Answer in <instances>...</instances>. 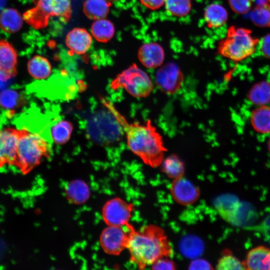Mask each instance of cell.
<instances>
[{
    "label": "cell",
    "instance_id": "cell-1",
    "mask_svg": "<svg viewBox=\"0 0 270 270\" xmlns=\"http://www.w3.org/2000/svg\"><path fill=\"white\" fill-rule=\"evenodd\" d=\"M102 102L122 126L130 150L149 166L161 165L167 149L162 136L151 121L128 124L110 101L102 98Z\"/></svg>",
    "mask_w": 270,
    "mask_h": 270
},
{
    "label": "cell",
    "instance_id": "cell-2",
    "mask_svg": "<svg viewBox=\"0 0 270 270\" xmlns=\"http://www.w3.org/2000/svg\"><path fill=\"white\" fill-rule=\"evenodd\" d=\"M132 260L140 269L152 265L158 260L169 256L171 245L164 230L156 226H147L133 230L126 244Z\"/></svg>",
    "mask_w": 270,
    "mask_h": 270
},
{
    "label": "cell",
    "instance_id": "cell-3",
    "mask_svg": "<svg viewBox=\"0 0 270 270\" xmlns=\"http://www.w3.org/2000/svg\"><path fill=\"white\" fill-rule=\"evenodd\" d=\"M50 142L38 134L26 130H19L16 166L24 174L38 166L44 156L50 154Z\"/></svg>",
    "mask_w": 270,
    "mask_h": 270
},
{
    "label": "cell",
    "instance_id": "cell-4",
    "mask_svg": "<svg viewBox=\"0 0 270 270\" xmlns=\"http://www.w3.org/2000/svg\"><path fill=\"white\" fill-rule=\"evenodd\" d=\"M260 40L250 30L231 26L226 37L218 44V53L234 62H240L252 54Z\"/></svg>",
    "mask_w": 270,
    "mask_h": 270
},
{
    "label": "cell",
    "instance_id": "cell-5",
    "mask_svg": "<svg viewBox=\"0 0 270 270\" xmlns=\"http://www.w3.org/2000/svg\"><path fill=\"white\" fill-rule=\"evenodd\" d=\"M34 6L22 15L24 21L36 30L44 28L50 18L57 16L68 22L72 16L71 0H33Z\"/></svg>",
    "mask_w": 270,
    "mask_h": 270
},
{
    "label": "cell",
    "instance_id": "cell-6",
    "mask_svg": "<svg viewBox=\"0 0 270 270\" xmlns=\"http://www.w3.org/2000/svg\"><path fill=\"white\" fill-rule=\"evenodd\" d=\"M114 90L124 88L136 98H145L152 92L154 84L148 74L133 64L119 74L111 83Z\"/></svg>",
    "mask_w": 270,
    "mask_h": 270
},
{
    "label": "cell",
    "instance_id": "cell-7",
    "mask_svg": "<svg viewBox=\"0 0 270 270\" xmlns=\"http://www.w3.org/2000/svg\"><path fill=\"white\" fill-rule=\"evenodd\" d=\"M124 129L118 120L108 110L96 114L90 120L87 132L94 140L102 144L118 140Z\"/></svg>",
    "mask_w": 270,
    "mask_h": 270
},
{
    "label": "cell",
    "instance_id": "cell-8",
    "mask_svg": "<svg viewBox=\"0 0 270 270\" xmlns=\"http://www.w3.org/2000/svg\"><path fill=\"white\" fill-rule=\"evenodd\" d=\"M184 77L180 66L175 62H170L160 66L154 76V82L164 92L173 94L182 88Z\"/></svg>",
    "mask_w": 270,
    "mask_h": 270
},
{
    "label": "cell",
    "instance_id": "cell-9",
    "mask_svg": "<svg viewBox=\"0 0 270 270\" xmlns=\"http://www.w3.org/2000/svg\"><path fill=\"white\" fill-rule=\"evenodd\" d=\"M133 230L128 224L122 226H109L100 236L102 247L108 254H118L126 248L129 236Z\"/></svg>",
    "mask_w": 270,
    "mask_h": 270
},
{
    "label": "cell",
    "instance_id": "cell-10",
    "mask_svg": "<svg viewBox=\"0 0 270 270\" xmlns=\"http://www.w3.org/2000/svg\"><path fill=\"white\" fill-rule=\"evenodd\" d=\"M132 210V206L122 200L113 198L104 206L102 216L109 226H122L128 224Z\"/></svg>",
    "mask_w": 270,
    "mask_h": 270
},
{
    "label": "cell",
    "instance_id": "cell-11",
    "mask_svg": "<svg viewBox=\"0 0 270 270\" xmlns=\"http://www.w3.org/2000/svg\"><path fill=\"white\" fill-rule=\"evenodd\" d=\"M19 130L6 128L0 130V166L16 164Z\"/></svg>",
    "mask_w": 270,
    "mask_h": 270
},
{
    "label": "cell",
    "instance_id": "cell-12",
    "mask_svg": "<svg viewBox=\"0 0 270 270\" xmlns=\"http://www.w3.org/2000/svg\"><path fill=\"white\" fill-rule=\"evenodd\" d=\"M170 191L174 200L183 205L193 204L200 196L198 188L183 176L174 179Z\"/></svg>",
    "mask_w": 270,
    "mask_h": 270
},
{
    "label": "cell",
    "instance_id": "cell-13",
    "mask_svg": "<svg viewBox=\"0 0 270 270\" xmlns=\"http://www.w3.org/2000/svg\"><path fill=\"white\" fill-rule=\"evenodd\" d=\"M138 58L140 63L148 68H159L164 60V49L156 42L144 44L138 50Z\"/></svg>",
    "mask_w": 270,
    "mask_h": 270
},
{
    "label": "cell",
    "instance_id": "cell-14",
    "mask_svg": "<svg viewBox=\"0 0 270 270\" xmlns=\"http://www.w3.org/2000/svg\"><path fill=\"white\" fill-rule=\"evenodd\" d=\"M92 43V36L86 29L82 28L72 29L66 37L67 47L76 54H82L87 52Z\"/></svg>",
    "mask_w": 270,
    "mask_h": 270
},
{
    "label": "cell",
    "instance_id": "cell-15",
    "mask_svg": "<svg viewBox=\"0 0 270 270\" xmlns=\"http://www.w3.org/2000/svg\"><path fill=\"white\" fill-rule=\"evenodd\" d=\"M243 263L245 270H270V248L259 246L250 249Z\"/></svg>",
    "mask_w": 270,
    "mask_h": 270
},
{
    "label": "cell",
    "instance_id": "cell-16",
    "mask_svg": "<svg viewBox=\"0 0 270 270\" xmlns=\"http://www.w3.org/2000/svg\"><path fill=\"white\" fill-rule=\"evenodd\" d=\"M18 53L8 41L0 40V72L12 77L16 74Z\"/></svg>",
    "mask_w": 270,
    "mask_h": 270
},
{
    "label": "cell",
    "instance_id": "cell-17",
    "mask_svg": "<svg viewBox=\"0 0 270 270\" xmlns=\"http://www.w3.org/2000/svg\"><path fill=\"white\" fill-rule=\"evenodd\" d=\"M24 21L22 16L16 9L7 8L0 12V28L7 33L18 32L22 28Z\"/></svg>",
    "mask_w": 270,
    "mask_h": 270
},
{
    "label": "cell",
    "instance_id": "cell-18",
    "mask_svg": "<svg viewBox=\"0 0 270 270\" xmlns=\"http://www.w3.org/2000/svg\"><path fill=\"white\" fill-rule=\"evenodd\" d=\"M110 2L106 0H86L83 12L91 20L104 18L108 14Z\"/></svg>",
    "mask_w": 270,
    "mask_h": 270
},
{
    "label": "cell",
    "instance_id": "cell-19",
    "mask_svg": "<svg viewBox=\"0 0 270 270\" xmlns=\"http://www.w3.org/2000/svg\"><path fill=\"white\" fill-rule=\"evenodd\" d=\"M204 18L209 28H218L226 22L228 14L224 7L218 4H212L206 7Z\"/></svg>",
    "mask_w": 270,
    "mask_h": 270
},
{
    "label": "cell",
    "instance_id": "cell-20",
    "mask_svg": "<svg viewBox=\"0 0 270 270\" xmlns=\"http://www.w3.org/2000/svg\"><path fill=\"white\" fill-rule=\"evenodd\" d=\"M66 194L72 202L80 204L84 202L89 198L90 190L84 182L76 180L68 184L66 187Z\"/></svg>",
    "mask_w": 270,
    "mask_h": 270
},
{
    "label": "cell",
    "instance_id": "cell-21",
    "mask_svg": "<svg viewBox=\"0 0 270 270\" xmlns=\"http://www.w3.org/2000/svg\"><path fill=\"white\" fill-rule=\"evenodd\" d=\"M27 66L29 74L36 79L46 78L51 74V65L48 59L42 56H34L30 60Z\"/></svg>",
    "mask_w": 270,
    "mask_h": 270
},
{
    "label": "cell",
    "instance_id": "cell-22",
    "mask_svg": "<svg viewBox=\"0 0 270 270\" xmlns=\"http://www.w3.org/2000/svg\"><path fill=\"white\" fill-rule=\"evenodd\" d=\"M250 121L257 132L263 134L270 132V108L262 106L256 109L251 114Z\"/></svg>",
    "mask_w": 270,
    "mask_h": 270
},
{
    "label": "cell",
    "instance_id": "cell-23",
    "mask_svg": "<svg viewBox=\"0 0 270 270\" xmlns=\"http://www.w3.org/2000/svg\"><path fill=\"white\" fill-rule=\"evenodd\" d=\"M114 32L112 23L104 18L95 20L91 26L92 35L96 40L101 42H106L111 40Z\"/></svg>",
    "mask_w": 270,
    "mask_h": 270
},
{
    "label": "cell",
    "instance_id": "cell-24",
    "mask_svg": "<svg viewBox=\"0 0 270 270\" xmlns=\"http://www.w3.org/2000/svg\"><path fill=\"white\" fill-rule=\"evenodd\" d=\"M180 249L185 256L188 258H196L202 253L204 245L200 238L190 235L182 240L180 244Z\"/></svg>",
    "mask_w": 270,
    "mask_h": 270
},
{
    "label": "cell",
    "instance_id": "cell-25",
    "mask_svg": "<svg viewBox=\"0 0 270 270\" xmlns=\"http://www.w3.org/2000/svg\"><path fill=\"white\" fill-rule=\"evenodd\" d=\"M161 165L163 172L170 178L176 179L182 176L184 174V164L176 154L164 158Z\"/></svg>",
    "mask_w": 270,
    "mask_h": 270
},
{
    "label": "cell",
    "instance_id": "cell-26",
    "mask_svg": "<svg viewBox=\"0 0 270 270\" xmlns=\"http://www.w3.org/2000/svg\"><path fill=\"white\" fill-rule=\"evenodd\" d=\"M72 126L67 120H61L56 123L51 130V138L58 144H64L70 138Z\"/></svg>",
    "mask_w": 270,
    "mask_h": 270
},
{
    "label": "cell",
    "instance_id": "cell-27",
    "mask_svg": "<svg viewBox=\"0 0 270 270\" xmlns=\"http://www.w3.org/2000/svg\"><path fill=\"white\" fill-rule=\"evenodd\" d=\"M249 98L254 104L264 106L270 102V84L266 82L257 84L250 90Z\"/></svg>",
    "mask_w": 270,
    "mask_h": 270
},
{
    "label": "cell",
    "instance_id": "cell-28",
    "mask_svg": "<svg viewBox=\"0 0 270 270\" xmlns=\"http://www.w3.org/2000/svg\"><path fill=\"white\" fill-rule=\"evenodd\" d=\"M251 20L256 26H270V2L256 6L250 13Z\"/></svg>",
    "mask_w": 270,
    "mask_h": 270
},
{
    "label": "cell",
    "instance_id": "cell-29",
    "mask_svg": "<svg viewBox=\"0 0 270 270\" xmlns=\"http://www.w3.org/2000/svg\"><path fill=\"white\" fill-rule=\"evenodd\" d=\"M165 6L166 10L176 16H184L190 11V0H166Z\"/></svg>",
    "mask_w": 270,
    "mask_h": 270
},
{
    "label": "cell",
    "instance_id": "cell-30",
    "mask_svg": "<svg viewBox=\"0 0 270 270\" xmlns=\"http://www.w3.org/2000/svg\"><path fill=\"white\" fill-rule=\"evenodd\" d=\"M216 268L219 270H245L243 262L230 253L224 254L219 259Z\"/></svg>",
    "mask_w": 270,
    "mask_h": 270
},
{
    "label": "cell",
    "instance_id": "cell-31",
    "mask_svg": "<svg viewBox=\"0 0 270 270\" xmlns=\"http://www.w3.org/2000/svg\"><path fill=\"white\" fill-rule=\"evenodd\" d=\"M20 99L18 93L12 90H5L0 93V105L4 108H16L20 102Z\"/></svg>",
    "mask_w": 270,
    "mask_h": 270
},
{
    "label": "cell",
    "instance_id": "cell-32",
    "mask_svg": "<svg viewBox=\"0 0 270 270\" xmlns=\"http://www.w3.org/2000/svg\"><path fill=\"white\" fill-rule=\"evenodd\" d=\"M253 0H228L230 7L238 14L248 12L250 9Z\"/></svg>",
    "mask_w": 270,
    "mask_h": 270
},
{
    "label": "cell",
    "instance_id": "cell-33",
    "mask_svg": "<svg viewBox=\"0 0 270 270\" xmlns=\"http://www.w3.org/2000/svg\"><path fill=\"white\" fill-rule=\"evenodd\" d=\"M153 270H174L176 266L174 262L165 258H161L152 265Z\"/></svg>",
    "mask_w": 270,
    "mask_h": 270
},
{
    "label": "cell",
    "instance_id": "cell-34",
    "mask_svg": "<svg viewBox=\"0 0 270 270\" xmlns=\"http://www.w3.org/2000/svg\"><path fill=\"white\" fill-rule=\"evenodd\" d=\"M259 43L262 54L270 58V34L265 36Z\"/></svg>",
    "mask_w": 270,
    "mask_h": 270
},
{
    "label": "cell",
    "instance_id": "cell-35",
    "mask_svg": "<svg viewBox=\"0 0 270 270\" xmlns=\"http://www.w3.org/2000/svg\"><path fill=\"white\" fill-rule=\"evenodd\" d=\"M190 269L194 270H210L212 269L211 265L206 260L203 259H196L190 265Z\"/></svg>",
    "mask_w": 270,
    "mask_h": 270
},
{
    "label": "cell",
    "instance_id": "cell-36",
    "mask_svg": "<svg viewBox=\"0 0 270 270\" xmlns=\"http://www.w3.org/2000/svg\"><path fill=\"white\" fill-rule=\"evenodd\" d=\"M166 0H140V2L146 7L152 10L160 8L165 3Z\"/></svg>",
    "mask_w": 270,
    "mask_h": 270
},
{
    "label": "cell",
    "instance_id": "cell-37",
    "mask_svg": "<svg viewBox=\"0 0 270 270\" xmlns=\"http://www.w3.org/2000/svg\"><path fill=\"white\" fill-rule=\"evenodd\" d=\"M268 150L270 152V139L268 141Z\"/></svg>",
    "mask_w": 270,
    "mask_h": 270
},
{
    "label": "cell",
    "instance_id": "cell-38",
    "mask_svg": "<svg viewBox=\"0 0 270 270\" xmlns=\"http://www.w3.org/2000/svg\"><path fill=\"white\" fill-rule=\"evenodd\" d=\"M106 0L110 2H116V1H118V0Z\"/></svg>",
    "mask_w": 270,
    "mask_h": 270
},
{
    "label": "cell",
    "instance_id": "cell-39",
    "mask_svg": "<svg viewBox=\"0 0 270 270\" xmlns=\"http://www.w3.org/2000/svg\"><path fill=\"white\" fill-rule=\"evenodd\" d=\"M269 1H270V0H269Z\"/></svg>",
    "mask_w": 270,
    "mask_h": 270
}]
</instances>
